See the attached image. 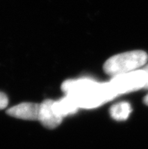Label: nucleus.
Masks as SVG:
<instances>
[{
	"label": "nucleus",
	"mask_w": 148,
	"mask_h": 149,
	"mask_svg": "<svg viewBox=\"0 0 148 149\" xmlns=\"http://www.w3.org/2000/svg\"><path fill=\"white\" fill-rule=\"evenodd\" d=\"M61 88L79 108H96L117 96L110 83H98L88 79H69L63 83Z\"/></svg>",
	"instance_id": "obj_1"
},
{
	"label": "nucleus",
	"mask_w": 148,
	"mask_h": 149,
	"mask_svg": "<svg viewBox=\"0 0 148 149\" xmlns=\"http://www.w3.org/2000/svg\"><path fill=\"white\" fill-rule=\"evenodd\" d=\"M147 58V54L141 50L121 53L110 58L104 65V70L114 77L136 70L146 64Z\"/></svg>",
	"instance_id": "obj_2"
},
{
	"label": "nucleus",
	"mask_w": 148,
	"mask_h": 149,
	"mask_svg": "<svg viewBox=\"0 0 148 149\" xmlns=\"http://www.w3.org/2000/svg\"><path fill=\"white\" fill-rule=\"evenodd\" d=\"M147 83L146 73L144 70H136L114 77L110 82L116 95L145 89Z\"/></svg>",
	"instance_id": "obj_3"
},
{
	"label": "nucleus",
	"mask_w": 148,
	"mask_h": 149,
	"mask_svg": "<svg viewBox=\"0 0 148 149\" xmlns=\"http://www.w3.org/2000/svg\"><path fill=\"white\" fill-rule=\"evenodd\" d=\"M54 101L48 99L40 104L39 120L44 127L48 129L56 128L61 123L63 118L56 114L53 110L52 105Z\"/></svg>",
	"instance_id": "obj_4"
},
{
	"label": "nucleus",
	"mask_w": 148,
	"mask_h": 149,
	"mask_svg": "<svg viewBox=\"0 0 148 149\" xmlns=\"http://www.w3.org/2000/svg\"><path fill=\"white\" fill-rule=\"evenodd\" d=\"M40 104L36 103L24 102L7 110L6 113L11 117L23 120H39Z\"/></svg>",
	"instance_id": "obj_5"
},
{
	"label": "nucleus",
	"mask_w": 148,
	"mask_h": 149,
	"mask_svg": "<svg viewBox=\"0 0 148 149\" xmlns=\"http://www.w3.org/2000/svg\"><path fill=\"white\" fill-rule=\"evenodd\" d=\"M52 108L56 114L63 118L69 114L75 113L79 107L71 96L66 95L60 100L54 102Z\"/></svg>",
	"instance_id": "obj_6"
},
{
	"label": "nucleus",
	"mask_w": 148,
	"mask_h": 149,
	"mask_svg": "<svg viewBox=\"0 0 148 149\" xmlns=\"http://www.w3.org/2000/svg\"><path fill=\"white\" fill-rule=\"evenodd\" d=\"M131 111V105L128 102H120L113 105L110 110V116L116 120H125L129 117Z\"/></svg>",
	"instance_id": "obj_7"
},
{
	"label": "nucleus",
	"mask_w": 148,
	"mask_h": 149,
	"mask_svg": "<svg viewBox=\"0 0 148 149\" xmlns=\"http://www.w3.org/2000/svg\"><path fill=\"white\" fill-rule=\"evenodd\" d=\"M8 104V98L5 93L0 92V110L4 109Z\"/></svg>",
	"instance_id": "obj_8"
},
{
	"label": "nucleus",
	"mask_w": 148,
	"mask_h": 149,
	"mask_svg": "<svg viewBox=\"0 0 148 149\" xmlns=\"http://www.w3.org/2000/svg\"><path fill=\"white\" fill-rule=\"evenodd\" d=\"M143 70H145V72L146 73V76H147V83H146V85L145 86V89H148V64L147 66L145 67Z\"/></svg>",
	"instance_id": "obj_9"
},
{
	"label": "nucleus",
	"mask_w": 148,
	"mask_h": 149,
	"mask_svg": "<svg viewBox=\"0 0 148 149\" xmlns=\"http://www.w3.org/2000/svg\"><path fill=\"white\" fill-rule=\"evenodd\" d=\"M144 103H145V104H147V105H148V94L145 97V98H144Z\"/></svg>",
	"instance_id": "obj_10"
}]
</instances>
